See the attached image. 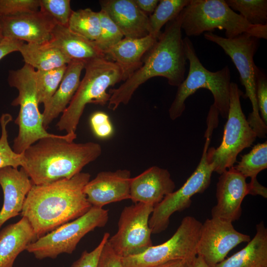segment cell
<instances>
[{
    "label": "cell",
    "instance_id": "1",
    "mask_svg": "<svg viewBox=\"0 0 267 267\" xmlns=\"http://www.w3.org/2000/svg\"><path fill=\"white\" fill-rule=\"evenodd\" d=\"M90 175L80 172L42 185L33 184L21 215L32 225L37 239L86 213L92 207L84 192Z\"/></svg>",
    "mask_w": 267,
    "mask_h": 267
},
{
    "label": "cell",
    "instance_id": "2",
    "mask_svg": "<svg viewBox=\"0 0 267 267\" xmlns=\"http://www.w3.org/2000/svg\"><path fill=\"white\" fill-rule=\"evenodd\" d=\"M77 135L66 134L42 138L23 153V168L33 184L42 185L70 178L102 153L93 142H73Z\"/></svg>",
    "mask_w": 267,
    "mask_h": 267
},
{
    "label": "cell",
    "instance_id": "3",
    "mask_svg": "<svg viewBox=\"0 0 267 267\" xmlns=\"http://www.w3.org/2000/svg\"><path fill=\"white\" fill-rule=\"evenodd\" d=\"M180 14L166 24L153 46L146 53L141 66L118 88L110 89L108 107L115 110L127 104L137 88L149 79L162 77L178 87L184 80L186 60L182 38Z\"/></svg>",
    "mask_w": 267,
    "mask_h": 267
},
{
    "label": "cell",
    "instance_id": "4",
    "mask_svg": "<svg viewBox=\"0 0 267 267\" xmlns=\"http://www.w3.org/2000/svg\"><path fill=\"white\" fill-rule=\"evenodd\" d=\"M180 14L181 29L188 37L218 29L224 30L228 39L243 33L258 39H267V24H250L232 10L224 0H190Z\"/></svg>",
    "mask_w": 267,
    "mask_h": 267
},
{
    "label": "cell",
    "instance_id": "5",
    "mask_svg": "<svg viewBox=\"0 0 267 267\" xmlns=\"http://www.w3.org/2000/svg\"><path fill=\"white\" fill-rule=\"evenodd\" d=\"M85 74L70 103L56 124L59 131L76 134L80 119L87 104L103 106L108 102L110 94L107 89L123 81L119 66L106 57L85 63Z\"/></svg>",
    "mask_w": 267,
    "mask_h": 267
},
{
    "label": "cell",
    "instance_id": "6",
    "mask_svg": "<svg viewBox=\"0 0 267 267\" xmlns=\"http://www.w3.org/2000/svg\"><path fill=\"white\" fill-rule=\"evenodd\" d=\"M183 43L185 55L189 62V71L186 78L178 87L175 98L169 110L170 119L175 120L179 117L185 109L186 99L200 89L211 91L214 105L223 118H227L231 83L228 66L216 72L209 71L200 62L190 39L185 37Z\"/></svg>",
    "mask_w": 267,
    "mask_h": 267
},
{
    "label": "cell",
    "instance_id": "7",
    "mask_svg": "<svg viewBox=\"0 0 267 267\" xmlns=\"http://www.w3.org/2000/svg\"><path fill=\"white\" fill-rule=\"evenodd\" d=\"M36 71L25 63L20 69L9 71V86L16 88L17 97L12 102L13 106H20L15 123L19 127L18 135L13 141V151L23 153L39 140L59 135L49 134L43 126V115L39 111L36 83Z\"/></svg>",
    "mask_w": 267,
    "mask_h": 267
},
{
    "label": "cell",
    "instance_id": "8",
    "mask_svg": "<svg viewBox=\"0 0 267 267\" xmlns=\"http://www.w3.org/2000/svg\"><path fill=\"white\" fill-rule=\"evenodd\" d=\"M243 92L238 85L231 82L229 104L222 139L216 148L208 149L207 159L214 167V172L221 174L233 167L240 152L250 147L257 135L247 121L242 110L240 96Z\"/></svg>",
    "mask_w": 267,
    "mask_h": 267
},
{
    "label": "cell",
    "instance_id": "9",
    "mask_svg": "<svg viewBox=\"0 0 267 267\" xmlns=\"http://www.w3.org/2000/svg\"><path fill=\"white\" fill-rule=\"evenodd\" d=\"M205 38L221 46L231 59L240 75L241 84L244 87V98L252 104V112L249 114L248 123L259 138L266 137L267 125L260 115L256 95L255 68L253 58L259 45V39L243 33L234 38H224L213 32H206Z\"/></svg>",
    "mask_w": 267,
    "mask_h": 267
},
{
    "label": "cell",
    "instance_id": "10",
    "mask_svg": "<svg viewBox=\"0 0 267 267\" xmlns=\"http://www.w3.org/2000/svg\"><path fill=\"white\" fill-rule=\"evenodd\" d=\"M108 218V210L92 206L82 216L38 238L26 250L39 260L55 259L63 253L72 254L85 235L96 227L105 226Z\"/></svg>",
    "mask_w": 267,
    "mask_h": 267
},
{
    "label": "cell",
    "instance_id": "11",
    "mask_svg": "<svg viewBox=\"0 0 267 267\" xmlns=\"http://www.w3.org/2000/svg\"><path fill=\"white\" fill-rule=\"evenodd\" d=\"M213 130L212 127L207 128L202 155L192 175L180 188L166 195L154 206L149 220L152 233L158 234L165 230L169 225L171 216L176 212L189 207L191 197L197 193H202L209 186L214 167L208 162L207 153Z\"/></svg>",
    "mask_w": 267,
    "mask_h": 267
},
{
    "label": "cell",
    "instance_id": "12",
    "mask_svg": "<svg viewBox=\"0 0 267 267\" xmlns=\"http://www.w3.org/2000/svg\"><path fill=\"white\" fill-rule=\"evenodd\" d=\"M202 224L193 217H184L169 239L140 254L123 258V267H151L177 260L191 261L197 256Z\"/></svg>",
    "mask_w": 267,
    "mask_h": 267
},
{
    "label": "cell",
    "instance_id": "13",
    "mask_svg": "<svg viewBox=\"0 0 267 267\" xmlns=\"http://www.w3.org/2000/svg\"><path fill=\"white\" fill-rule=\"evenodd\" d=\"M154 206L137 203L121 213L117 232L107 242L122 258L140 254L153 245L149 220Z\"/></svg>",
    "mask_w": 267,
    "mask_h": 267
},
{
    "label": "cell",
    "instance_id": "14",
    "mask_svg": "<svg viewBox=\"0 0 267 267\" xmlns=\"http://www.w3.org/2000/svg\"><path fill=\"white\" fill-rule=\"evenodd\" d=\"M250 240L249 235L237 231L232 222L212 217L202 224L197 255L209 267H214L223 261L234 247Z\"/></svg>",
    "mask_w": 267,
    "mask_h": 267
},
{
    "label": "cell",
    "instance_id": "15",
    "mask_svg": "<svg viewBox=\"0 0 267 267\" xmlns=\"http://www.w3.org/2000/svg\"><path fill=\"white\" fill-rule=\"evenodd\" d=\"M55 22L40 9L12 15H0L4 38L27 43L42 44L50 41Z\"/></svg>",
    "mask_w": 267,
    "mask_h": 267
},
{
    "label": "cell",
    "instance_id": "16",
    "mask_svg": "<svg viewBox=\"0 0 267 267\" xmlns=\"http://www.w3.org/2000/svg\"><path fill=\"white\" fill-rule=\"evenodd\" d=\"M246 179L233 167L221 174L217 185V204L211 210L212 218L231 222L240 218L242 201L249 194Z\"/></svg>",
    "mask_w": 267,
    "mask_h": 267
},
{
    "label": "cell",
    "instance_id": "17",
    "mask_svg": "<svg viewBox=\"0 0 267 267\" xmlns=\"http://www.w3.org/2000/svg\"><path fill=\"white\" fill-rule=\"evenodd\" d=\"M131 178L127 169L101 172L87 183L84 192L92 206L103 208L111 203L130 199Z\"/></svg>",
    "mask_w": 267,
    "mask_h": 267
},
{
    "label": "cell",
    "instance_id": "18",
    "mask_svg": "<svg viewBox=\"0 0 267 267\" xmlns=\"http://www.w3.org/2000/svg\"><path fill=\"white\" fill-rule=\"evenodd\" d=\"M176 187L168 170L152 166L130 181V199L134 203H142L155 206L173 191Z\"/></svg>",
    "mask_w": 267,
    "mask_h": 267
},
{
    "label": "cell",
    "instance_id": "19",
    "mask_svg": "<svg viewBox=\"0 0 267 267\" xmlns=\"http://www.w3.org/2000/svg\"><path fill=\"white\" fill-rule=\"evenodd\" d=\"M33 183L23 168L11 166L0 169V185L3 193V204L0 211V227L22 211Z\"/></svg>",
    "mask_w": 267,
    "mask_h": 267
},
{
    "label": "cell",
    "instance_id": "20",
    "mask_svg": "<svg viewBox=\"0 0 267 267\" xmlns=\"http://www.w3.org/2000/svg\"><path fill=\"white\" fill-rule=\"evenodd\" d=\"M105 11L126 38L137 39L150 34L149 17L136 5L134 0H101Z\"/></svg>",
    "mask_w": 267,
    "mask_h": 267
},
{
    "label": "cell",
    "instance_id": "21",
    "mask_svg": "<svg viewBox=\"0 0 267 267\" xmlns=\"http://www.w3.org/2000/svg\"><path fill=\"white\" fill-rule=\"evenodd\" d=\"M157 39L151 34L141 38H125L105 51L104 54L119 66L125 81L141 66L142 58Z\"/></svg>",
    "mask_w": 267,
    "mask_h": 267
},
{
    "label": "cell",
    "instance_id": "22",
    "mask_svg": "<svg viewBox=\"0 0 267 267\" xmlns=\"http://www.w3.org/2000/svg\"><path fill=\"white\" fill-rule=\"evenodd\" d=\"M84 68L85 63L79 61L73 60L67 65L57 89L44 105L42 115L43 126L45 130L70 103L80 84V76Z\"/></svg>",
    "mask_w": 267,
    "mask_h": 267
},
{
    "label": "cell",
    "instance_id": "23",
    "mask_svg": "<svg viewBox=\"0 0 267 267\" xmlns=\"http://www.w3.org/2000/svg\"><path fill=\"white\" fill-rule=\"evenodd\" d=\"M37 239L28 219L22 217L0 231V267H13L19 254Z\"/></svg>",
    "mask_w": 267,
    "mask_h": 267
},
{
    "label": "cell",
    "instance_id": "24",
    "mask_svg": "<svg viewBox=\"0 0 267 267\" xmlns=\"http://www.w3.org/2000/svg\"><path fill=\"white\" fill-rule=\"evenodd\" d=\"M49 42L60 49L71 61L85 63L95 58L106 57L94 42L72 32L66 26L56 24Z\"/></svg>",
    "mask_w": 267,
    "mask_h": 267
},
{
    "label": "cell",
    "instance_id": "25",
    "mask_svg": "<svg viewBox=\"0 0 267 267\" xmlns=\"http://www.w3.org/2000/svg\"><path fill=\"white\" fill-rule=\"evenodd\" d=\"M214 267H267V229L263 222L247 245Z\"/></svg>",
    "mask_w": 267,
    "mask_h": 267
},
{
    "label": "cell",
    "instance_id": "26",
    "mask_svg": "<svg viewBox=\"0 0 267 267\" xmlns=\"http://www.w3.org/2000/svg\"><path fill=\"white\" fill-rule=\"evenodd\" d=\"M25 64L37 70L46 71L67 65L71 60L49 42L42 44L22 42L19 50Z\"/></svg>",
    "mask_w": 267,
    "mask_h": 267
},
{
    "label": "cell",
    "instance_id": "27",
    "mask_svg": "<svg viewBox=\"0 0 267 267\" xmlns=\"http://www.w3.org/2000/svg\"><path fill=\"white\" fill-rule=\"evenodd\" d=\"M72 32L85 38L95 41L100 34V20L98 12L90 8L73 11L68 25Z\"/></svg>",
    "mask_w": 267,
    "mask_h": 267
},
{
    "label": "cell",
    "instance_id": "28",
    "mask_svg": "<svg viewBox=\"0 0 267 267\" xmlns=\"http://www.w3.org/2000/svg\"><path fill=\"white\" fill-rule=\"evenodd\" d=\"M233 167L246 178H250V184L257 183V175L267 168V141L255 145Z\"/></svg>",
    "mask_w": 267,
    "mask_h": 267
},
{
    "label": "cell",
    "instance_id": "29",
    "mask_svg": "<svg viewBox=\"0 0 267 267\" xmlns=\"http://www.w3.org/2000/svg\"><path fill=\"white\" fill-rule=\"evenodd\" d=\"M190 0H161L153 13L149 15L150 34L158 38L162 27L177 18Z\"/></svg>",
    "mask_w": 267,
    "mask_h": 267
},
{
    "label": "cell",
    "instance_id": "30",
    "mask_svg": "<svg viewBox=\"0 0 267 267\" xmlns=\"http://www.w3.org/2000/svg\"><path fill=\"white\" fill-rule=\"evenodd\" d=\"M228 6L250 24L265 25L267 21V0H226Z\"/></svg>",
    "mask_w": 267,
    "mask_h": 267
},
{
    "label": "cell",
    "instance_id": "31",
    "mask_svg": "<svg viewBox=\"0 0 267 267\" xmlns=\"http://www.w3.org/2000/svg\"><path fill=\"white\" fill-rule=\"evenodd\" d=\"M67 65L36 73L37 94L39 103L46 104L57 89Z\"/></svg>",
    "mask_w": 267,
    "mask_h": 267
},
{
    "label": "cell",
    "instance_id": "32",
    "mask_svg": "<svg viewBox=\"0 0 267 267\" xmlns=\"http://www.w3.org/2000/svg\"><path fill=\"white\" fill-rule=\"evenodd\" d=\"M10 114H3L0 118L1 134L0 137V169L11 166L15 168L22 166L23 153L17 154L10 147L7 139L6 126L12 121Z\"/></svg>",
    "mask_w": 267,
    "mask_h": 267
},
{
    "label": "cell",
    "instance_id": "33",
    "mask_svg": "<svg viewBox=\"0 0 267 267\" xmlns=\"http://www.w3.org/2000/svg\"><path fill=\"white\" fill-rule=\"evenodd\" d=\"M101 30L98 38L94 41L97 46L104 52L123 39L120 29L102 9L98 11Z\"/></svg>",
    "mask_w": 267,
    "mask_h": 267
},
{
    "label": "cell",
    "instance_id": "34",
    "mask_svg": "<svg viewBox=\"0 0 267 267\" xmlns=\"http://www.w3.org/2000/svg\"><path fill=\"white\" fill-rule=\"evenodd\" d=\"M40 10L49 16L56 24L66 27L73 11L70 0H40Z\"/></svg>",
    "mask_w": 267,
    "mask_h": 267
},
{
    "label": "cell",
    "instance_id": "35",
    "mask_svg": "<svg viewBox=\"0 0 267 267\" xmlns=\"http://www.w3.org/2000/svg\"><path fill=\"white\" fill-rule=\"evenodd\" d=\"M40 0H0V16L38 11Z\"/></svg>",
    "mask_w": 267,
    "mask_h": 267
},
{
    "label": "cell",
    "instance_id": "36",
    "mask_svg": "<svg viewBox=\"0 0 267 267\" xmlns=\"http://www.w3.org/2000/svg\"><path fill=\"white\" fill-rule=\"evenodd\" d=\"M256 95L260 115L267 125V78L256 66L255 68Z\"/></svg>",
    "mask_w": 267,
    "mask_h": 267
},
{
    "label": "cell",
    "instance_id": "37",
    "mask_svg": "<svg viewBox=\"0 0 267 267\" xmlns=\"http://www.w3.org/2000/svg\"><path fill=\"white\" fill-rule=\"evenodd\" d=\"M90 124L93 133L99 138L109 137L113 133V127L109 117L103 112L93 113L90 118Z\"/></svg>",
    "mask_w": 267,
    "mask_h": 267
},
{
    "label": "cell",
    "instance_id": "38",
    "mask_svg": "<svg viewBox=\"0 0 267 267\" xmlns=\"http://www.w3.org/2000/svg\"><path fill=\"white\" fill-rule=\"evenodd\" d=\"M110 237L108 232H105L97 246L92 251L85 250L80 258L72 264L71 267H97L102 249Z\"/></svg>",
    "mask_w": 267,
    "mask_h": 267
},
{
    "label": "cell",
    "instance_id": "39",
    "mask_svg": "<svg viewBox=\"0 0 267 267\" xmlns=\"http://www.w3.org/2000/svg\"><path fill=\"white\" fill-rule=\"evenodd\" d=\"M97 267H123L122 258L115 252L107 241L102 249Z\"/></svg>",
    "mask_w": 267,
    "mask_h": 267
},
{
    "label": "cell",
    "instance_id": "40",
    "mask_svg": "<svg viewBox=\"0 0 267 267\" xmlns=\"http://www.w3.org/2000/svg\"><path fill=\"white\" fill-rule=\"evenodd\" d=\"M22 42L4 38L0 43V60L9 53L18 51Z\"/></svg>",
    "mask_w": 267,
    "mask_h": 267
},
{
    "label": "cell",
    "instance_id": "41",
    "mask_svg": "<svg viewBox=\"0 0 267 267\" xmlns=\"http://www.w3.org/2000/svg\"><path fill=\"white\" fill-rule=\"evenodd\" d=\"M137 7L146 15H150L154 11L159 0H134Z\"/></svg>",
    "mask_w": 267,
    "mask_h": 267
},
{
    "label": "cell",
    "instance_id": "42",
    "mask_svg": "<svg viewBox=\"0 0 267 267\" xmlns=\"http://www.w3.org/2000/svg\"><path fill=\"white\" fill-rule=\"evenodd\" d=\"M190 262L184 260H177L151 267H188Z\"/></svg>",
    "mask_w": 267,
    "mask_h": 267
},
{
    "label": "cell",
    "instance_id": "43",
    "mask_svg": "<svg viewBox=\"0 0 267 267\" xmlns=\"http://www.w3.org/2000/svg\"><path fill=\"white\" fill-rule=\"evenodd\" d=\"M188 267H209L203 259L197 256L190 263Z\"/></svg>",
    "mask_w": 267,
    "mask_h": 267
},
{
    "label": "cell",
    "instance_id": "44",
    "mask_svg": "<svg viewBox=\"0 0 267 267\" xmlns=\"http://www.w3.org/2000/svg\"><path fill=\"white\" fill-rule=\"evenodd\" d=\"M4 39V37L2 35L0 26V43L2 41V40Z\"/></svg>",
    "mask_w": 267,
    "mask_h": 267
}]
</instances>
